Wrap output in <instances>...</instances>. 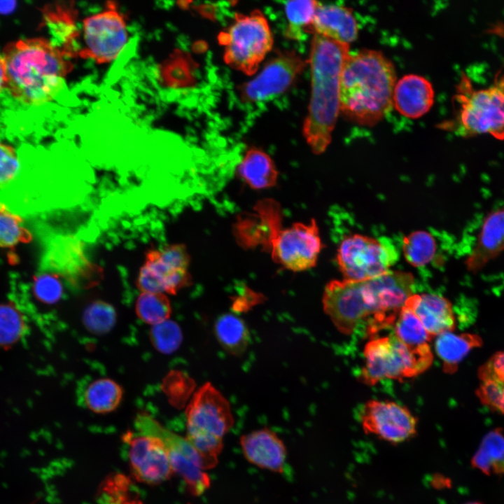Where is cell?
Wrapping results in <instances>:
<instances>
[{"instance_id":"cell-1","label":"cell","mask_w":504,"mask_h":504,"mask_svg":"<svg viewBox=\"0 0 504 504\" xmlns=\"http://www.w3.org/2000/svg\"><path fill=\"white\" fill-rule=\"evenodd\" d=\"M414 281L405 272L389 271L365 281L332 280L325 287L323 305L338 330L352 333L369 317L370 323L391 321L412 294Z\"/></svg>"},{"instance_id":"cell-2","label":"cell","mask_w":504,"mask_h":504,"mask_svg":"<svg viewBox=\"0 0 504 504\" xmlns=\"http://www.w3.org/2000/svg\"><path fill=\"white\" fill-rule=\"evenodd\" d=\"M6 66V87L18 100L41 105L53 99L64 86L71 70L70 56L43 38L20 39L3 51Z\"/></svg>"},{"instance_id":"cell-3","label":"cell","mask_w":504,"mask_h":504,"mask_svg":"<svg viewBox=\"0 0 504 504\" xmlns=\"http://www.w3.org/2000/svg\"><path fill=\"white\" fill-rule=\"evenodd\" d=\"M396 80L393 64L382 52L349 53L340 76V112L357 124L374 125L391 109Z\"/></svg>"},{"instance_id":"cell-4","label":"cell","mask_w":504,"mask_h":504,"mask_svg":"<svg viewBox=\"0 0 504 504\" xmlns=\"http://www.w3.org/2000/svg\"><path fill=\"white\" fill-rule=\"evenodd\" d=\"M349 45L341 44L314 34L309 64L312 92L303 135L316 154H321L331 141L332 132L340 112V83Z\"/></svg>"},{"instance_id":"cell-5","label":"cell","mask_w":504,"mask_h":504,"mask_svg":"<svg viewBox=\"0 0 504 504\" xmlns=\"http://www.w3.org/2000/svg\"><path fill=\"white\" fill-rule=\"evenodd\" d=\"M186 439L201 456L204 469L214 468L223 439L234 424L230 404L210 383L202 386L186 409Z\"/></svg>"},{"instance_id":"cell-6","label":"cell","mask_w":504,"mask_h":504,"mask_svg":"<svg viewBox=\"0 0 504 504\" xmlns=\"http://www.w3.org/2000/svg\"><path fill=\"white\" fill-rule=\"evenodd\" d=\"M360 379L373 386L384 379H402L423 373L433 361L428 344L410 346L393 332L374 336L365 344Z\"/></svg>"},{"instance_id":"cell-7","label":"cell","mask_w":504,"mask_h":504,"mask_svg":"<svg viewBox=\"0 0 504 504\" xmlns=\"http://www.w3.org/2000/svg\"><path fill=\"white\" fill-rule=\"evenodd\" d=\"M458 90L455 131L463 136L490 134L504 140V76L478 90L470 89L463 78Z\"/></svg>"},{"instance_id":"cell-8","label":"cell","mask_w":504,"mask_h":504,"mask_svg":"<svg viewBox=\"0 0 504 504\" xmlns=\"http://www.w3.org/2000/svg\"><path fill=\"white\" fill-rule=\"evenodd\" d=\"M224 46V60L246 75L256 72L272 49L273 36L264 15L255 10L248 15L236 14L231 25L218 36Z\"/></svg>"},{"instance_id":"cell-9","label":"cell","mask_w":504,"mask_h":504,"mask_svg":"<svg viewBox=\"0 0 504 504\" xmlns=\"http://www.w3.org/2000/svg\"><path fill=\"white\" fill-rule=\"evenodd\" d=\"M398 252L386 237L349 235L340 244L337 262L344 279L365 281L382 276L397 262Z\"/></svg>"},{"instance_id":"cell-10","label":"cell","mask_w":504,"mask_h":504,"mask_svg":"<svg viewBox=\"0 0 504 504\" xmlns=\"http://www.w3.org/2000/svg\"><path fill=\"white\" fill-rule=\"evenodd\" d=\"M134 426L137 433L160 440L173 472L183 478L192 494L199 496L209 489L211 481L202 458L186 438L167 429L145 412L136 415Z\"/></svg>"},{"instance_id":"cell-11","label":"cell","mask_w":504,"mask_h":504,"mask_svg":"<svg viewBox=\"0 0 504 504\" xmlns=\"http://www.w3.org/2000/svg\"><path fill=\"white\" fill-rule=\"evenodd\" d=\"M190 256L183 244L150 248L146 253L136 280L141 293L176 294L189 284Z\"/></svg>"},{"instance_id":"cell-12","label":"cell","mask_w":504,"mask_h":504,"mask_svg":"<svg viewBox=\"0 0 504 504\" xmlns=\"http://www.w3.org/2000/svg\"><path fill=\"white\" fill-rule=\"evenodd\" d=\"M323 244L315 220L310 223H296L272 232L266 248L273 260L286 269L302 272L314 267Z\"/></svg>"},{"instance_id":"cell-13","label":"cell","mask_w":504,"mask_h":504,"mask_svg":"<svg viewBox=\"0 0 504 504\" xmlns=\"http://www.w3.org/2000/svg\"><path fill=\"white\" fill-rule=\"evenodd\" d=\"M83 244L73 236H57L45 247L41 272L57 275L70 286L87 288L101 279V268L86 257Z\"/></svg>"},{"instance_id":"cell-14","label":"cell","mask_w":504,"mask_h":504,"mask_svg":"<svg viewBox=\"0 0 504 504\" xmlns=\"http://www.w3.org/2000/svg\"><path fill=\"white\" fill-rule=\"evenodd\" d=\"M82 34L83 45L78 55L99 63L115 59L128 40L125 19L113 2H108L105 10L83 20Z\"/></svg>"},{"instance_id":"cell-15","label":"cell","mask_w":504,"mask_h":504,"mask_svg":"<svg viewBox=\"0 0 504 504\" xmlns=\"http://www.w3.org/2000/svg\"><path fill=\"white\" fill-rule=\"evenodd\" d=\"M365 433L391 444L410 440L417 433V419L405 406L388 400H371L359 412Z\"/></svg>"},{"instance_id":"cell-16","label":"cell","mask_w":504,"mask_h":504,"mask_svg":"<svg viewBox=\"0 0 504 504\" xmlns=\"http://www.w3.org/2000/svg\"><path fill=\"white\" fill-rule=\"evenodd\" d=\"M305 67L304 59L294 50L279 52L253 79L241 86L245 102H257L288 89Z\"/></svg>"},{"instance_id":"cell-17","label":"cell","mask_w":504,"mask_h":504,"mask_svg":"<svg viewBox=\"0 0 504 504\" xmlns=\"http://www.w3.org/2000/svg\"><path fill=\"white\" fill-rule=\"evenodd\" d=\"M125 440L130 446L129 460L135 478L148 484H158L173 474L168 455L157 438L127 433Z\"/></svg>"},{"instance_id":"cell-18","label":"cell","mask_w":504,"mask_h":504,"mask_svg":"<svg viewBox=\"0 0 504 504\" xmlns=\"http://www.w3.org/2000/svg\"><path fill=\"white\" fill-rule=\"evenodd\" d=\"M504 252V206L483 218L475 240L466 256L468 270L477 272Z\"/></svg>"},{"instance_id":"cell-19","label":"cell","mask_w":504,"mask_h":504,"mask_svg":"<svg viewBox=\"0 0 504 504\" xmlns=\"http://www.w3.org/2000/svg\"><path fill=\"white\" fill-rule=\"evenodd\" d=\"M240 444L251 463L274 472H283L287 451L283 441L272 430L262 428L241 437Z\"/></svg>"},{"instance_id":"cell-20","label":"cell","mask_w":504,"mask_h":504,"mask_svg":"<svg viewBox=\"0 0 504 504\" xmlns=\"http://www.w3.org/2000/svg\"><path fill=\"white\" fill-rule=\"evenodd\" d=\"M403 307L417 316L431 337L451 332L455 327L451 304L444 297L428 293L412 294Z\"/></svg>"},{"instance_id":"cell-21","label":"cell","mask_w":504,"mask_h":504,"mask_svg":"<svg viewBox=\"0 0 504 504\" xmlns=\"http://www.w3.org/2000/svg\"><path fill=\"white\" fill-rule=\"evenodd\" d=\"M309 32L349 46L356 38L358 26L349 8L318 2Z\"/></svg>"},{"instance_id":"cell-22","label":"cell","mask_w":504,"mask_h":504,"mask_svg":"<svg viewBox=\"0 0 504 504\" xmlns=\"http://www.w3.org/2000/svg\"><path fill=\"white\" fill-rule=\"evenodd\" d=\"M434 102V90L425 78L409 74L396 83L393 103L402 115L417 118L427 113Z\"/></svg>"},{"instance_id":"cell-23","label":"cell","mask_w":504,"mask_h":504,"mask_svg":"<svg viewBox=\"0 0 504 504\" xmlns=\"http://www.w3.org/2000/svg\"><path fill=\"white\" fill-rule=\"evenodd\" d=\"M477 396L482 403L504 414V351L494 354L478 371Z\"/></svg>"},{"instance_id":"cell-24","label":"cell","mask_w":504,"mask_h":504,"mask_svg":"<svg viewBox=\"0 0 504 504\" xmlns=\"http://www.w3.org/2000/svg\"><path fill=\"white\" fill-rule=\"evenodd\" d=\"M237 173L243 181L255 190L274 186L278 177L273 160L258 148L246 150L237 166Z\"/></svg>"},{"instance_id":"cell-25","label":"cell","mask_w":504,"mask_h":504,"mask_svg":"<svg viewBox=\"0 0 504 504\" xmlns=\"http://www.w3.org/2000/svg\"><path fill=\"white\" fill-rule=\"evenodd\" d=\"M482 345V339L475 334L444 332L438 336L435 349L442 361L443 370L454 372L459 363L475 347Z\"/></svg>"},{"instance_id":"cell-26","label":"cell","mask_w":504,"mask_h":504,"mask_svg":"<svg viewBox=\"0 0 504 504\" xmlns=\"http://www.w3.org/2000/svg\"><path fill=\"white\" fill-rule=\"evenodd\" d=\"M470 463L486 475L504 474V434L500 428H495L483 437Z\"/></svg>"},{"instance_id":"cell-27","label":"cell","mask_w":504,"mask_h":504,"mask_svg":"<svg viewBox=\"0 0 504 504\" xmlns=\"http://www.w3.org/2000/svg\"><path fill=\"white\" fill-rule=\"evenodd\" d=\"M122 396V387L108 378L90 382L80 394L85 406L97 414H106L115 410L120 404Z\"/></svg>"},{"instance_id":"cell-28","label":"cell","mask_w":504,"mask_h":504,"mask_svg":"<svg viewBox=\"0 0 504 504\" xmlns=\"http://www.w3.org/2000/svg\"><path fill=\"white\" fill-rule=\"evenodd\" d=\"M214 332L220 344L231 354L240 355L248 346V328L244 321L234 314L219 316L215 323Z\"/></svg>"},{"instance_id":"cell-29","label":"cell","mask_w":504,"mask_h":504,"mask_svg":"<svg viewBox=\"0 0 504 504\" xmlns=\"http://www.w3.org/2000/svg\"><path fill=\"white\" fill-rule=\"evenodd\" d=\"M31 240L23 217L0 199V248L11 249Z\"/></svg>"},{"instance_id":"cell-30","label":"cell","mask_w":504,"mask_h":504,"mask_svg":"<svg viewBox=\"0 0 504 504\" xmlns=\"http://www.w3.org/2000/svg\"><path fill=\"white\" fill-rule=\"evenodd\" d=\"M437 243L429 232L414 231L402 240V251L406 260L414 267L430 263L436 256Z\"/></svg>"},{"instance_id":"cell-31","label":"cell","mask_w":504,"mask_h":504,"mask_svg":"<svg viewBox=\"0 0 504 504\" xmlns=\"http://www.w3.org/2000/svg\"><path fill=\"white\" fill-rule=\"evenodd\" d=\"M318 1H290L285 2L284 8L288 26L286 36L299 40L304 33L309 32Z\"/></svg>"},{"instance_id":"cell-32","label":"cell","mask_w":504,"mask_h":504,"mask_svg":"<svg viewBox=\"0 0 504 504\" xmlns=\"http://www.w3.org/2000/svg\"><path fill=\"white\" fill-rule=\"evenodd\" d=\"M135 312L141 321L155 326L169 318L172 306L166 294L141 293L136 301Z\"/></svg>"},{"instance_id":"cell-33","label":"cell","mask_w":504,"mask_h":504,"mask_svg":"<svg viewBox=\"0 0 504 504\" xmlns=\"http://www.w3.org/2000/svg\"><path fill=\"white\" fill-rule=\"evenodd\" d=\"M393 326L394 335L410 346L428 344L432 338L417 316L405 307L400 310Z\"/></svg>"},{"instance_id":"cell-34","label":"cell","mask_w":504,"mask_h":504,"mask_svg":"<svg viewBox=\"0 0 504 504\" xmlns=\"http://www.w3.org/2000/svg\"><path fill=\"white\" fill-rule=\"evenodd\" d=\"M27 330L25 319L17 306L11 302L0 303V347H10Z\"/></svg>"},{"instance_id":"cell-35","label":"cell","mask_w":504,"mask_h":504,"mask_svg":"<svg viewBox=\"0 0 504 504\" xmlns=\"http://www.w3.org/2000/svg\"><path fill=\"white\" fill-rule=\"evenodd\" d=\"M130 484L128 478L122 475L108 477L101 487V504H143L130 493Z\"/></svg>"},{"instance_id":"cell-36","label":"cell","mask_w":504,"mask_h":504,"mask_svg":"<svg viewBox=\"0 0 504 504\" xmlns=\"http://www.w3.org/2000/svg\"><path fill=\"white\" fill-rule=\"evenodd\" d=\"M115 321V312L108 304L97 301L92 303L85 311L84 323L88 328L96 333L109 330Z\"/></svg>"},{"instance_id":"cell-37","label":"cell","mask_w":504,"mask_h":504,"mask_svg":"<svg viewBox=\"0 0 504 504\" xmlns=\"http://www.w3.org/2000/svg\"><path fill=\"white\" fill-rule=\"evenodd\" d=\"M33 290L35 296L41 302L55 303L62 296V281L56 274L41 272L34 277Z\"/></svg>"},{"instance_id":"cell-38","label":"cell","mask_w":504,"mask_h":504,"mask_svg":"<svg viewBox=\"0 0 504 504\" xmlns=\"http://www.w3.org/2000/svg\"><path fill=\"white\" fill-rule=\"evenodd\" d=\"M20 162L15 149L0 141V190L8 188L19 176Z\"/></svg>"},{"instance_id":"cell-39","label":"cell","mask_w":504,"mask_h":504,"mask_svg":"<svg viewBox=\"0 0 504 504\" xmlns=\"http://www.w3.org/2000/svg\"><path fill=\"white\" fill-rule=\"evenodd\" d=\"M150 337L155 346L164 353H170L175 350L181 340L178 326L168 320L153 326Z\"/></svg>"},{"instance_id":"cell-40","label":"cell","mask_w":504,"mask_h":504,"mask_svg":"<svg viewBox=\"0 0 504 504\" xmlns=\"http://www.w3.org/2000/svg\"><path fill=\"white\" fill-rule=\"evenodd\" d=\"M6 66L3 57L0 56V91L6 87Z\"/></svg>"},{"instance_id":"cell-41","label":"cell","mask_w":504,"mask_h":504,"mask_svg":"<svg viewBox=\"0 0 504 504\" xmlns=\"http://www.w3.org/2000/svg\"><path fill=\"white\" fill-rule=\"evenodd\" d=\"M13 2L8 1V2H0V12H6L11 10L12 8L14 6L13 4Z\"/></svg>"},{"instance_id":"cell-42","label":"cell","mask_w":504,"mask_h":504,"mask_svg":"<svg viewBox=\"0 0 504 504\" xmlns=\"http://www.w3.org/2000/svg\"><path fill=\"white\" fill-rule=\"evenodd\" d=\"M464 504H482V503H479V502H477V501H471V502L465 503H464Z\"/></svg>"}]
</instances>
